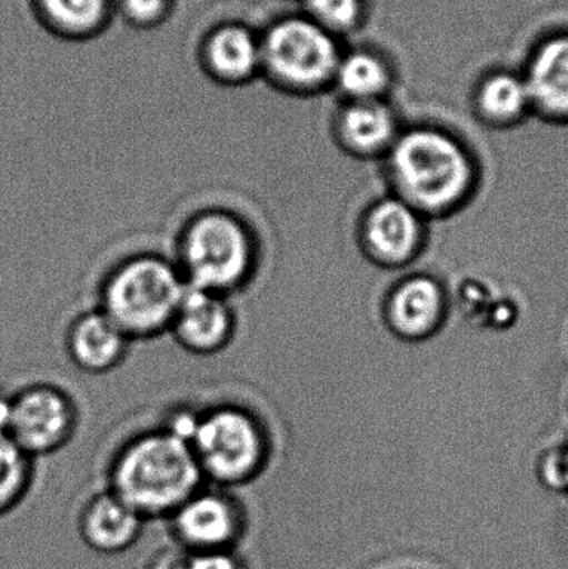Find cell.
<instances>
[{"label": "cell", "mask_w": 568, "mask_h": 569, "mask_svg": "<svg viewBox=\"0 0 568 569\" xmlns=\"http://www.w3.org/2000/svg\"><path fill=\"white\" fill-rule=\"evenodd\" d=\"M156 569H249L243 558L232 551H182L167 558Z\"/></svg>", "instance_id": "cell-22"}, {"label": "cell", "mask_w": 568, "mask_h": 569, "mask_svg": "<svg viewBox=\"0 0 568 569\" xmlns=\"http://www.w3.org/2000/svg\"><path fill=\"white\" fill-rule=\"evenodd\" d=\"M306 16L332 36L352 32L366 12L363 0H303Z\"/></svg>", "instance_id": "cell-21"}, {"label": "cell", "mask_w": 568, "mask_h": 569, "mask_svg": "<svg viewBox=\"0 0 568 569\" xmlns=\"http://www.w3.org/2000/svg\"><path fill=\"white\" fill-rule=\"evenodd\" d=\"M262 76L290 93H313L332 86L340 52L337 37L307 16L286 17L260 36Z\"/></svg>", "instance_id": "cell-6"}, {"label": "cell", "mask_w": 568, "mask_h": 569, "mask_svg": "<svg viewBox=\"0 0 568 569\" xmlns=\"http://www.w3.org/2000/svg\"><path fill=\"white\" fill-rule=\"evenodd\" d=\"M40 19L67 37H89L109 19L110 0H33Z\"/></svg>", "instance_id": "cell-19"}, {"label": "cell", "mask_w": 568, "mask_h": 569, "mask_svg": "<svg viewBox=\"0 0 568 569\" xmlns=\"http://www.w3.org/2000/svg\"><path fill=\"white\" fill-rule=\"evenodd\" d=\"M172 259L190 288L232 297L259 272V237L239 213L209 207L180 227Z\"/></svg>", "instance_id": "cell-2"}, {"label": "cell", "mask_w": 568, "mask_h": 569, "mask_svg": "<svg viewBox=\"0 0 568 569\" xmlns=\"http://www.w3.org/2000/svg\"><path fill=\"white\" fill-rule=\"evenodd\" d=\"M363 242L370 256L383 263L409 262L422 242L416 209L403 200H386L373 207L363 222Z\"/></svg>", "instance_id": "cell-12"}, {"label": "cell", "mask_w": 568, "mask_h": 569, "mask_svg": "<svg viewBox=\"0 0 568 569\" xmlns=\"http://www.w3.org/2000/svg\"><path fill=\"white\" fill-rule=\"evenodd\" d=\"M236 331L230 297L189 287L167 335L187 353L212 357L232 343Z\"/></svg>", "instance_id": "cell-9"}, {"label": "cell", "mask_w": 568, "mask_h": 569, "mask_svg": "<svg viewBox=\"0 0 568 569\" xmlns=\"http://www.w3.org/2000/svg\"><path fill=\"white\" fill-rule=\"evenodd\" d=\"M147 521L110 493H97L83 505L79 535L87 548L106 557L126 553L142 537Z\"/></svg>", "instance_id": "cell-11"}, {"label": "cell", "mask_w": 568, "mask_h": 569, "mask_svg": "<svg viewBox=\"0 0 568 569\" xmlns=\"http://www.w3.org/2000/svg\"><path fill=\"white\" fill-rule=\"evenodd\" d=\"M336 137L356 156H376L396 143V116L383 100L346 102L337 113Z\"/></svg>", "instance_id": "cell-15"}, {"label": "cell", "mask_w": 568, "mask_h": 569, "mask_svg": "<svg viewBox=\"0 0 568 569\" xmlns=\"http://www.w3.org/2000/svg\"><path fill=\"white\" fill-rule=\"evenodd\" d=\"M532 109L554 119H568V36L537 47L524 73Z\"/></svg>", "instance_id": "cell-14"}, {"label": "cell", "mask_w": 568, "mask_h": 569, "mask_svg": "<svg viewBox=\"0 0 568 569\" xmlns=\"http://www.w3.org/2000/svg\"><path fill=\"white\" fill-rule=\"evenodd\" d=\"M444 311V297L439 284L430 279H412L400 284L390 300L393 327L409 337L429 333Z\"/></svg>", "instance_id": "cell-16"}, {"label": "cell", "mask_w": 568, "mask_h": 569, "mask_svg": "<svg viewBox=\"0 0 568 569\" xmlns=\"http://www.w3.org/2000/svg\"><path fill=\"white\" fill-rule=\"evenodd\" d=\"M544 477H546L547 483L556 490L568 491V450L559 460L547 467Z\"/></svg>", "instance_id": "cell-24"}, {"label": "cell", "mask_w": 568, "mask_h": 569, "mask_svg": "<svg viewBox=\"0 0 568 569\" xmlns=\"http://www.w3.org/2000/svg\"><path fill=\"white\" fill-rule=\"evenodd\" d=\"M393 180L412 209L440 212L462 202L474 182L469 156L459 142L434 129L399 137L390 157Z\"/></svg>", "instance_id": "cell-5"}, {"label": "cell", "mask_w": 568, "mask_h": 569, "mask_svg": "<svg viewBox=\"0 0 568 569\" xmlns=\"http://www.w3.org/2000/svg\"><path fill=\"white\" fill-rule=\"evenodd\" d=\"M33 458H30L0 428V518L20 507L33 483Z\"/></svg>", "instance_id": "cell-20"}, {"label": "cell", "mask_w": 568, "mask_h": 569, "mask_svg": "<svg viewBox=\"0 0 568 569\" xmlns=\"http://www.w3.org/2000/svg\"><path fill=\"white\" fill-rule=\"evenodd\" d=\"M172 0H119V10L126 22L137 29L159 26L169 17Z\"/></svg>", "instance_id": "cell-23"}, {"label": "cell", "mask_w": 568, "mask_h": 569, "mask_svg": "<svg viewBox=\"0 0 568 569\" xmlns=\"http://www.w3.org/2000/svg\"><path fill=\"white\" fill-rule=\"evenodd\" d=\"M392 83V73L382 57L369 50L342 53L332 86L347 102L382 100Z\"/></svg>", "instance_id": "cell-17"}, {"label": "cell", "mask_w": 568, "mask_h": 569, "mask_svg": "<svg viewBox=\"0 0 568 569\" xmlns=\"http://www.w3.org/2000/svg\"><path fill=\"white\" fill-rule=\"evenodd\" d=\"M477 109L494 123H510L532 109L524 76L512 72L490 73L477 90Z\"/></svg>", "instance_id": "cell-18"}, {"label": "cell", "mask_w": 568, "mask_h": 569, "mask_svg": "<svg viewBox=\"0 0 568 569\" xmlns=\"http://www.w3.org/2000/svg\"><path fill=\"white\" fill-rule=\"evenodd\" d=\"M130 345L129 337L97 307L77 315L67 328V357L83 373L116 370L126 361Z\"/></svg>", "instance_id": "cell-10"}, {"label": "cell", "mask_w": 568, "mask_h": 569, "mask_svg": "<svg viewBox=\"0 0 568 569\" xmlns=\"http://www.w3.org/2000/svg\"><path fill=\"white\" fill-rule=\"evenodd\" d=\"M189 445L206 485L230 491L256 481L272 458L269 428L237 403L197 411Z\"/></svg>", "instance_id": "cell-4"}, {"label": "cell", "mask_w": 568, "mask_h": 569, "mask_svg": "<svg viewBox=\"0 0 568 569\" xmlns=\"http://www.w3.org/2000/svg\"><path fill=\"white\" fill-rule=\"evenodd\" d=\"M202 487L189 441L163 425L129 438L107 470V490L147 523L169 520Z\"/></svg>", "instance_id": "cell-1"}, {"label": "cell", "mask_w": 568, "mask_h": 569, "mask_svg": "<svg viewBox=\"0 0 568 569\" xmlns=\"http://www.w3.org/2000/svg\"><path fill=\"white\" fill-rule=\"evenodd\" d=\"M189 284L172 257L139 252L117 262L99 287L97 308L129 340H153L169 333Z\"/></svg>", "instance_id": "cell-3"}, {"label": "cell", "mask_w": 568, "mask_h": 569, "mask_svg": "<svg viewBox=\"0 0 568 569\" xmlns=\"http://www.w3.org/2000/svg\"><path fill=\"white\" fill-rule=\"evenodd\" d=\"M207 72L222 83L239 86L262 76L260 33L240 23L217 27L202 47Z\"/></svg>", "instance_id": "cell-13"}, {"label": "cell", "mask_w": 568, "mask_h": 569, "mask_svg": "<svg viewBox=\"0 0 568 569\" xmlns=\"http://www.w3.org/2000/svg\"><path fill=\"white\" fill-rule=\"evenodd\" d=\"M167 521L170 537L182 551L237 550L249 528L242 501L212 485L200 488Z\"/></svg>", "instance_id": "cell-8"}, {"label": "cell", "mask_w": 568, "mask_h": 569, "mask_svg": "<svg viewBox=\"0 0 568 569\" xmlns=\"http://www.w3.org/2000/svg\"><path fill=\"white\" fill-rule=\"evenodd\" d=\"M77 425L76 401L57 385L30 383L0 393V428L33 460L67 447Z\"/></svg>", "instance_id": "cell-7"}]
</instances>
